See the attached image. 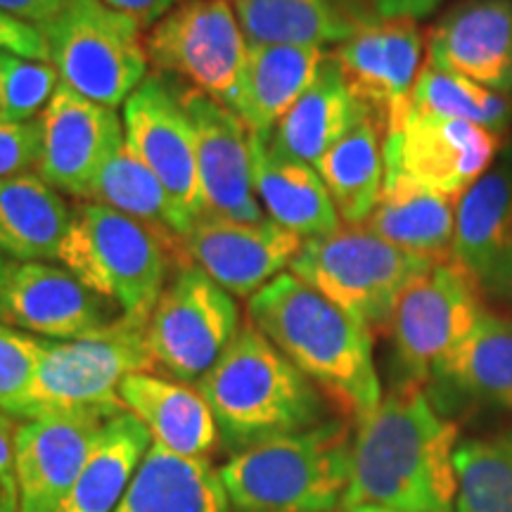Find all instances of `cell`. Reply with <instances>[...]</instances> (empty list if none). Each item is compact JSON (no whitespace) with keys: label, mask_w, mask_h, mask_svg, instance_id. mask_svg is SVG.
I'll use <instances>...</instances> for the list:
<instances>
[{"label":"cell","mask_w":512,"mask_h":512,"mask_svg":"<svg viewBox=\"0 0 512 512\" xmlns=\"http://www.w3.org/2000/svg\"><path fill=\"white\" fill-rule=\"evenodd\" d=\"M458 425L425 387L401 382L356 422L342 512L375 505L392 512H456Z\"/></svg>","instance_id":"cell-1"},{"label":"cell","mask_w":512,"mask_h":512,"mask_svg":"<svg viewBox=\"0 0 512 512\" xmlns=\"http://www.w3.org/2000/svg\"><path fill=\"white\" fill-rule=\"evenodd\" d=\"M249 320L344 413L361 422L380 406L373 332L294 273L249 297Z\"/></svg>","instance_id":"cell-2"},{"label":"cell","mask_w":512,"mask_h":512,"mask_svg":"<svg viewBox=\"0 0 512 512\" xmlns=\"http://www.w3.org/2000/svg\"><path fill=\"white\" fill-rule=\"evenodd\" d=\"M195 387L230 456L325 422L320 389L249 318Z\"/></svg>","instance_id":"cell-3"},{"label":"cell","mask_w":512,"mask_h":512,"mask_svg":"<svg viewBox=\"0 0 512 512\" xmlns=\"http://www.w3.org/2000/svg\"><path fill=\"white\" fill-rule=\"evenodd\" d=\"M347 422L325 420L235 453L221 467L230 508L238 512L342 510L351 479Z\"/></svg>","instance_id":"cell-4"},{"label":"cell","mask_w":512,"mask_h":512,"mask_svg":"<svg viewBox=\"0 0 512 512\" xmlns=\"http://www.w3.org/2000/svg\"><path fill=\"white\" fill-rule=\"evenodd\" d=\"M150 316L110 320L88 335L53 342L43 339L29 420L55 413H100L117 418L126 413L119 384L133 373H155L147 349Z\"/></svg>","instance_id":"cell-5"},{"label":"cell","mask_w":512,"mask_h":512,"mask_svg":"<svg viewBox=\"0 0 512 512\" xmlns=\"http://www.w3.org/2000/svg\"><path fill=\"white\" fill-rule=\"evenodd\" d=\"M169 259L183 266L155 230L98 202L72 209L60 252L64 268L124 316H150L164 290Z\"/></svg>","instance_id":"cell-6"},{"label":"cell","mask_w":512,"mask_h":512,"mask_svg":"<svg viewBox=\"0 0 512 512\" xmlns=\"http://www.w3.org/2000/svg\"><path fill=\"white\" fill-rule=\"evenodd\" d=\"M439 261L406 252L368 226H339L304 242L292 273L370 332L389 328L399 294Z\"/></svg>","instance_id":"cell-7"},{"label":"cell","mask_w":512,"mask_h":512,"mask_svg":"<svg viewBox=\"0 0 512 512\" xmlns=\"http://www.w3.org/2000/svg\"><path fill=\"white\" fill-rule=\"evenodd\" d=\"M46 36L60 83L117 110L145 81L147 53L140 24L105 0H72L38 27Z\"/></svg>","instance_id":"cell-8"},{"label":"cell","mask_w":512,"mask_h":512,"mask_svg":"<svg viewBox=\"0 0 512 512\" xmlns=\"http://www.w3.org/2000/svg\"><path fill=\"white\" fill-rule=\"evenodd\" d=\"M240 330L233 294L216 285L200 266L185 261L164 285L147 320V349L155 373L197 384Z\"/></svg>","instance_id":"cell-9"},{"label":"cell","mask_w":512,"mask_h":512,"mask_svg":"<svg viewBox=\"0 0 512 512\" xmlns=\"http://www.w3.org/2000/svg\"><path fill=\"white\" fill-rule=\"evenodd\" d=\"M247 48L230 0H178L152 24L145 41L152 67L178 76L188 88L233 112L238 110Z\"/></svg>","instance_id":"cell-10"},{"label":"cell","mask_w":512,"mask_h":512,"mask_svg":"<svg viewBox=\"0 0 512 512\" xmlns=\"http://www.w3.org/2000/svg\"><path fill=\"white\" fill-rule=\"evenodd\" d=\"M482 285L446 259L418 275L396 299L389 332L403 382L427 387L441 363L475 330L486 306Z\"/></svg>","instance_id":"cell-11"},{"label":"cell","mask_w":512,"mask_h":512,"mask_svg":"<svg viewBox=\"0 0 512 512\" xmlns=\"http://www.w3.org/2000/svg\"><path fill=\"white\" fill-rule=\"evenodd\" d=\"M501 133L408 110L399 126L384 131V176H403L413 183L458 197L475 185L494 162Z\"/></svg>","instance_id":"cell-12"},{"label":"cell","mask_w":512,"mask_h":512,"mask_svg":"<svg viewBox=\"0 0 512 512\" xmlns=\"http://www.w3.org/2000/svg\"><path fill=\"white\" fill-rule=\"evenodd\" d=\"M422 46L425 38L415 19L377 17L332 53L354 98L373 112L384 131L399 126L411 110Z\"/></svg>","instance_id":"cell-13"},{"label":"cell","mask_w":512,"mask_h":512,"mask_svg":"<svg viewBox=\"0 0 512 512\" xmlns=\"http://www.w3.org/2000/svg\"><path fill=\"white\" fill-rule=\"evenodd\" d=\"M126 143L150 166L178 207L192 219L204 216V195L197 166V138L178 98L176 83L145 76L124 107Z\"/></svg>","instance_id":"cell-14"},{"label":"cell","mask_w":512,"mask_h":512,"mask_svg":"<svg viewBox=\"0 0 512 512\" xmlns=\"http://www.w3.org/2000/svg\"><path fill=\"white\" fill-rule=\"evenodd\" d=\"M110 320L107 299L69 273L43 261L8 259L0 275V323L53 342H69Z\"/></svg>","instance_id":"cell-15"},{"label":"cell","mask_w":512,"mask_h":512,"mask_svg":"<svg viewBox=\"0 0 512 512\" xmlns=\"http://www.w3.org/2000/svg\"><path fill=\"white\" fill-rule=\"evenodd\" d=\"M38 176L64 195L88 200L102 164L124 143L117 110L83 98L60 83L41 114Z\"/></svg>","instance_id":"cell-16"},{"label":"cell","mask_w":512,"mask_h":512,"mask_svg":"<svg viewBox=\"0 0 512 512\" xmlns=\"http://www.w3.org/2000/svg\"><path fill=\"white\" fill-rule=\"evenodd\" d=\"M197 138L204 216L261 221L252 176V131L238 112L195 88L176 86Z\"/></svg>","instance_id":"cell-17"},{"label":"cell","mask_w":512,"mask_h":512,"mask_svg":"<svg viewBox=\"0 0 512 512\" xmlns=\"http://www.w3.org/2000/svg\"><path fill=\"white\" fill-rule=\"evenodd\" d=\"M302 235L273 221L202 216L185 238L192 264L233 297H252L302 252Z\"/></svg>","instance_id":"cell-18"},{"label":"cell","mask_w":512,"mask_h":512,"mask_svg":"<svg viewBox=\"0 0 512 512\" xmlns=\"http://www.w3.org/2000/svg\"><path fill=\"white\" fill-rule=\"evenodd\" d=\"M110 420L100 413H55L17 427L19 512H55Z\"/></svg>","instance_id":"cell-19"},{"label":"cell","mask_w":512,"mask_h":512,"mask_svg":"<svg viewBox=\"0 0 512 512\" xmlns=\"http://www.w3.org/2000/svg\"><path fill=\"white\" fill-rule=\"evenodd\" d=\"M427 62L512 93V0H460L427 36Z\"/></svg>","instance_id":"cell-20"},{"label":"cell","mask_w":512,"mask_h":512,"mask_svg":"<svg viewBox=\"0 0 512 512\" xmlns=\"http://www.w3.org/2000/svg\"><path fill=\"white\" fill-rule=\"evenodd\" d=\"M425 392L437 408L456 401L512 413V318L484 311Z\"/></svg>","instance_id":"cell-21"},{"label":"cell","mask_w":512,"mask_h":512,"mask_svg":"<svg viewBox=\"0 0 512 512\" xmlns=\"http://www.w3.org/2000/svg\"><path fill=\"white\" fill-rule=\"evenodd\" d=\"M366 112L370 110L354 98L335 55H325L302 98L264 133L266 145L275 157L316 166Z\"/></svg>","instance_id":"cell-22"},{"label":"cell","mask_w":512,"mask_h":512,"mask_svg":"<svg viewBox=\"0 0 512 512\" xmlns=\"http://www.w3.org/2000/svg\"><path fill=\"white\" fill-rule=\"evenodd\" d=\"M126 413L136 415L155 444L185 458H209L219 430L195 384L155 373H133L119 384Z\"/></svg>","instance_id":"cell-23"},{"label":"cell","mask_w":512,"mask_h":512,"mask_svg":"<svg viewBox=\"0 0 512 512\" xmlns=\"http://www.w3.org/2000/svg\"><path fill=\"white\" fill-rule=\"evenodd\" d=\"M114 512H230L221 470L152 441Z\"/></svg>","instance_id":"cell-24"},{"label":"cell","mask_w":512,"mask_h":512,"mask_svg":"<svg viewBox=\"0 0 512 512\" xmlns=\"http://www.w3.org/2000/svg\"><path fill=\"white\" fill-rule=\"evenodd\" d=\"M254 190L273 223L302 238H320L339 228V214L316 166L275 157L264 133L252 131Z\"/></svg>","instance_id":"cell-25"},{"label":"cell","mask_w":512,"mask_h":512,"mask_svg":"<svg viewBox=\"0 0 512 512\" xmlns=\"http://www.w3.org/2000/svg\"><path fill=\"white\" fill-rule=\"evenodd\" d=\"M510 254L512 171L498 166L458 197L451 261L484 285Z\"/></svg>","instance_id":"cell-26"},{"label":"cell","mask_w":512,"mask_h":512,"mask_svg":"<svg viewBox=\"0 0 512 512\" xmlns=\"http://www.w3.org/2000/svg\"><path fill=\"white\" fill-rule=\"evenodd\" d=\"M88 200L117 209L121 214L131 216V219L155 230L181 264L183 254L188 256L185 238H188L197 221L192 219L188 211L178 207L169 190L152 174L150 166L133 152V147L126 140L102 164Z\"/></svg>","instance_id":"cell-27"},{"label":"cell","mask_w":512,"mask_h":512,"mask_svg":"<svg viewBox=\"0 0 512 512\" xmlns=\"http://www.w3.org/2000/svg\"><path fill=\"white\" fill-rule=\"evenodd\" d=\"M363 226L406 252L446 261L451 259L456 204L453 197L422 188L411 178L384 176L380 200Z\"/></svg>","instance_id":"cell-28"},{"label":"cell","mask_w":512,"mask_h":512,"mask_svg":"<svg viewBox=\"0 0 512 512\" xmlns=\"http://www.w3.org/2000/svg\"><path fill=\"white\" fill-rule=\"evenodd\" d=\"M247 43L316 46L344 43L370 17L349 0H233Z\"/></svg>","instance_id":"cell-29"},{"label":"cell","mask_w":512,"mask_h":512,"mask_svg":"<svg viewBox=\"0 0 512 512\" xmlns=\"http://www.w3.org/2000/svg\"><path fill=\"white\" fill-rule=\"evenodd\" d=\"M325 50L316 46L249 43L238 112L249 131L268 133L316 79Z\"/></svg>","instance_id":"cell-30"},{"label":"cell","mask_w":512,"mask_h":512,"mask_svg":"<svg viewBox=\"0 0 512 512\" xmlns=\"http://www.w3.org/2000/svg\"><path fill=\"white\" fill-rule=\"evenodd\" d=\"M72 209L41 176L0 181V254L12 261L60 259Z\"/></svg>","instance_id":"cell-31"},{"label":"cell","mask_w":512,"mask_h":512,"mask_svg":"<svg viewBox=\"0 0 512 512\" xmlns=\"http://www.w3.org/2000/svg\"><path fill=\"white\" fill-rule=\"evenodd\" d=\"M150 446V432L136 415L121 413L112 418L55 512L117 510Z\"/></svg>","instance_id":"cell-32"},{"label":"cell","mask_w":512,"mask_h":512,"mask_svg":"<svg viewBox=\"0 0 512 512\" xmlns=\"http://www.w3.org/2000/svg\"><path fill=\"white\" fill-rule=\"evenodd\" d=\"M380 128L373 112H366L316 164L337 214L349 226H363L380 200L384 185Z\"/></svg>","instance_id":"cell-33"},{"label":"cell","mask_w":512,"mask_h":512,"mask_svg":"<svg viewBox=\"0 0 512 512\" xmlns=\"http://www.w3.org/2000/svg\"><path fill=\"white\" fill-rule=\"evenodd\" d=\"M411 107L430 117L467 121L494 133H503L512 119L508 95L479 86L465 76L444 72L432 62H425L415 79Z\"/></svg>","instance_id":"cell-34"},{"label":"cell","mask_w":512,"mask_h":512,"mask_svg":"<svg viewBox=\"0 0 512 512\" xmlns=\"http://www.w3.org/2000/svg\"><path fill=\"white\" fill-rule=\"evenodd\" d=\"M456 512H512V430L460 441Z\"/></svg>","instance_id":"cell-35"},{"label":"cell","mask_w":512,"mask_h":512,"mask_svg":"<svg viewBox=\"0 0 512 512\" xmlns=\"http://www.w3.org/2000/svg\"><path fill=\"white\" fill-rule=\"evenodd\" d=\"M60 76L50 62L0 53V124H24L43 114Z\"/></svg>","instance_id":"cell-36"},{"label":"cell","mask_w":512,"mask_h":512,"mask_svg":"<svg viewBox=\"0 0 512 512\" xmlns=\"http://www.w3.org/2000/svg\"><path fill=\"white\" fill-rule=\"evenodd\" d=\"M43 339L0 323V413L29 420Z\"/></svg>","instance_id":"cell-37"},{"label":"cell","mask_w":512,"mask_h":512,"mask_svg":"<svg viewBox=\"0 0 512 512\" xmlns=\"http://www.w3.org/2000/svg\"><path fill=\"white\" fill-rule=\"evenodd\" d=\"M41 147V117L24 124H0V181L22 176L29 166H38Z\"/></svg>","instance_id":"cell-38"},{"label":"cell","mask_w":512,"mask_h":512,"mask_svg":"<svg viewBox=\"0 0 512 512\" xmlns=\"http://www.w3.org/2000/svg\"><path fill=\"white\" fill-rule=\"evenodd\" d=\"M0 53L24 57L34 62H50V48L36 24L24 22L0 8Z\"/></svg>","instance_id":"cell-39"},{"label":"cell","mask_w":512,"mask_h":512,"mask_svg":"<svg viewBox=\"0 0 512 512\" xmlns=\"http://www.w3.org/2000/svg\"><path fill=\"white\" fill-rule=\"evenodd\" d=\"M17 420L0 413V512H19V482L15 465Z\"/></svg>","instance_id":"cell-40"},{"label":"cell","mask_w":512,"mask_h":512,"mask_svg":"<svg viewBox=\"0 0 512 512\" xmlns=\"http://www.w3.org/2000/svg\"><path fill=\"white\" fill-rule=\"evenodd\" d=\"M69 3L72 0H0V8L10 12V15L24 19V22L41 27V24H46L60 15Z\"/></svg>","instance_id":"cell-41"},{"label":"cell","mask_w":512,"mask_h":512,"mask_svg":"<svg viewBox=\"0 0 512 512\" xmlns=\"http://www.w3.org/2000/svg\"><path fill=\"white\" fill-rule=\"evenodd\" d=\"M444 0H373L377 17L382 19H418L432 15Z\"/></svg>","instance_id":"cell-42"},{"label":"cell","mask_w":512,"mask_h":512,"mask_svg":"<svg viewBox=\"0 0 512 512\" xmlns=\"http://www.w3.org/2000/svg\"><path fill=\"white\" fill-rule=\"evenodd\" d=\"M105 3L124 15H131L140 27H150L174 8L178 0H105Z\"/></svg>","instance_id":"cell-43"},{"label":"cell","mask_w":512,"mask_h":512,"mask_svg":"<svg viewBox=\"0 0 512 512\" xmlns=\"http://www.w3.org/2000/svg\"><path fill=\"white\" fill-rule=\"evenodd\" d=\"M482 290L512 309V254L503 261V266L486 280Z\"/></svg>","instance_id":"cell-44"},{"label":"cell","mask_w":512,"mask_h":512,"mask_svg":"<svg viewBox=\"0 0 512 512\" xmlns=\"http://www.w3.org/2000/svg\"><path fill=\"white\" fill-rule=\"evenodd\" d=\"M349 512H392V510H384V508H375V505H361V508H354Z\"/></svg>","instance_id":"cell-45"},{"label":"cell","mask_w":512,"mask_h":512,"mask_svg":"<svg viewBox=\"0 0 512 512\" xmlns=\"http://www.w3.org/2000/svg\"><path fill=\"white\" fill-rule=\"evenodd\" d=\"M5 264H8V259H5L3 254H0V275H3V271H5Z\"/></svg>","instance_id":"cell-46"}]
</instances>
